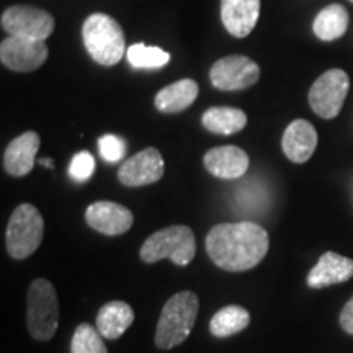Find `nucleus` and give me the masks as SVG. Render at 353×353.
Segmentation results:
<instances>
[{"instance_id":"a878e982","label":"nucleus","mask_w":353,"mask_h":353,"mask_svg":"<svg viewBox=\"0 0 353 353\" xmlns=\"http://www.w3.org/2000/svg\"><path fill=\"white\" fill-rule=\"evenodd\" d=\"M126 143L120 136L105 134L99 139L100 156L107 162H118L126 156Z\"/></svg>"},{"instance_id":"bb28decb","label":"nucleus","mask_w":353,"mask_h":353,"mask_svg":"<svg viewBox=\"0 0 353 353\" xmlns=\"http://www.w3.org/2000/svg\"><path fill=\"white\" fill-rule=\"evenodd\" d=\"M341 325L347 334L353 335V296L348 299L341 312Z\"/></svg>"},{"instance_id":"9b49d317","label":"nucleus","mask_w":353,"mask_h":353,"mask_svg":"<svg viewBox=\"0 0 353 353\" xmlns=\"http://www.w3.org/2000/svg\"><path fill=\"white\" fill-rule=\"evenodd\" d=\"M165 162L156 148H148L126 159L118 170V180L125 187H144L159 182L164 176Z\"/></svg>"},{"instance_id":"7ed1b4c3","label":"nucleus","mask_w":353,"mask_h":353,"mask_svg":"<svg viewBox=\"0 0 353 353\" xmlns=\"http://www.w3.org/2000/svg\"><path fill=\"white\" fill-rule=\"evenodd\" d=\"M82 38L92 59L107 68L117 65L128 51L121 25L107 13H92L83 21Z\"/></svg>"},{"instance_id":"4be33fe9","label":"nucleus","mask_w":353,"mask_h":353,"mask_svg":"<svg viewBox=\"0 0 353 353\" xmlns=\"http://www.w3.org/2000/svg\"><path fill=\"white\" fill-rule=\"evenodd\" d=\"M250 324V312L242 306H226L211 317L210 330L214 337L226 339L239 334Z\"/></svg>"},{"instance_id":"1a4fd4ad","label":"nucleus","mask_w":353,"mask_h":353,"mask_svg":"<svg viewBox=\"0 0 353 353\" xmlns=\"http://www.w3.org/2000/svg\"><path fill=\"white\" fill-rule=\"evenodd\" d=\"M210 79L218 90H245L259 82L260 68L250 57L232 54L216 61L210 70Z\"/></svg>"},{"instance_id":"f257e3e1","label":"nucleus","mask_w":353,"mask_h":353,"mask_svg":"<svg viewBox=\"0 0 353 353\" xmlns=\"http://www.w3.org/2000/svg\"><path fill=\"white\" fill-rule=\"evenodd\" d=\"M270 247L268 232L252 221L221 223L206 236V252L226 272H247L265 259Z\"/></svg>"},{"instance_id":"393cba45","label":"nucleus","mask_w":353,"mask_h":353,"mask_svg":"<svg viewBox=\"0 0 353 353\" xmlns=\"http://www.w3.org/2000/svg\"><path fill=\"white\" fill-rule=\"evenodd\" d=\"M95 170V159L90 152L82 151L72 157L69 165V175L76 182H87Z\"/></svg>"},{"instance_id":"dca6fc26","label":"nucleus","mask_w":353,"mask_h":353,"mask_svg":"<svg viewBox=\"0 0 353 353\" xmlns=\"http://www.w3.org/2000/svg\"><path fill=\"white\" fill-rule=\"evenodd\" d=\"M38 132L26 131L7 145L3 152V167L12 176H23L33 170L34 157L39 151Z\"/></svg>"},{"instance_id":"c85d7f7f","label":"nucleus","mask_w":353,"mask_h":353,"mask_svg":"<svg viewBox=\"0 0 353 353\" xmlns=\"http://www.w3.org/2000/svg\"><path fill=\"white\" fill-rule=\"evenodd\" d=\"M350 2H352V3H353V0H350Z\"/></svg>"},{"instance_id":"f8f14e48","label":"nucleus","mask_w":353,"mask_h":353,"mask_svg":"<svg viewBox=\"0 0 353 353\" xmlns=\"http://www.w3.org/2000/svg\"><path fill=\"white\" fill-rule=\"evenodd\" d=\"M85 221L92 229L105 236H120L131 229L134 216L126 206L113 201H95L85 211Z\"/></svg>"},{"instance_id":"aec40b11","label":"nucleus","mask_w":353,"mask_h":353,"mask_svg":"<svg viewBox=\"0 0 353 353\" xmlns=\"http://www.w3.org/2000/svg\"><path fill=\"white\" fill-rule=\"evenodd\" d=\"M201 123L206 130L214 134H236L247 125V114L239 108L213 107L208 108L201 117Z\"/></svg>"},{"instance_id":"0eeeda50","label":"nucleus","mask_w":353,"mask_h":353,"mask_svg":"<svg viewBox=\"0 0 353 353\" xmlns=\"http://www.w3.org/2000/svg\"><path fill=\"white\" fill-rule=\"evenodd\" d=\"M350 79L342 69H330L316 79L309 90V105L317 117L332 120L339 117L348 95Z\"/></svg>"},{"instance_id":"f03ea898","label":"nucleus","mask_w":353,"mask_h":353,"mask_svg":"<svg viewBox=\"0 0 353 353\" xmlns=\"http://www.w3.org/2000/svg\"><path fill=\"white\" fill-rule=\"evenodd\" d=\"M200 311V299L193 291H180L162 307L157 322L156 345L161 350H170L187 341L192 334Z\"/></svg>"},{"instance_id":"9d476101","label":"nucleus","mask_w":353,"mask_h":353,"mask_svg":"<svg viewBox=\"0 0 353 353\" xmlns=\"http://www.w3.org/2000/svg\"><path fill=\"white\" fill-rule=\"evenodd\" d=\"M50 51L44 41L8 37L0 44V59L15 72H33L46 63Z\"/></svg>"},{"instance_id":"2eb2a0df","label":"nucleus","mask_w":353,"mask_h":353,"mask_svg":"<svg viewBox=\"0 0 353 353\" xmlns=\"http://www.w3.org/2000/svg\"><path fill=\"white\" fill-rule=\"evenodd\" d=\"M350 278H353V260L335 252H325L307 273V285L309 288L321 290L343 283Z\"/></svg>"},{"instance_id":"b1692460","label":"nucleus","mask_w":353,"mask_h":353,"mask_svg":"<svg viewBox=\"0 0 353 353\" xmlns=\"http://www.w3.org/2000/svg\"><path fill=\"white\" fill-rule=\"evenodd\" d=\"M70 353H108V350L99 329L90 324H81L70 341Z\"/></svg>"},{"instance_id":"cd10ccee","label":"nucleus","mask_w":353,"mask_h":353,"mask_svg":"<svg viewBox=\"0 0 353 353\" xmlns=\"http://www.w3.org/2000/svg\"><path fill=\"white\" fill-rule=\"evenodd\" d=\"M38 162L41 165H46L48 169H52V161H51V159H41V161H38Z\"/></svg>"},{"instance_id":"423d86ee","label":"nucleus","mask_w":353,"mask_h":353,"mask_svg":"<svg viewBox=\"0 0 353 353\" xmlns=\"http://www.w3.org/2000/svg\"><path fill=\"white\" fill-rule=\"evenodd\" d=\"M44 236V221L37 206L23 203L13 210L6 231L7 252L12 259L23 260L37 252Z\"/></svg>"},{"instance_id":"5701e85b","label":"nucleus","mask_w":353,"mask_h":353,"mask_svg":"<svg viewBox=\"0 0 353 353\" xmlns=\"http://www.w3.org/2000/svg\"><path fill=\"white\" fill-rule=\"evenodd\" d=\"M126 57L136 69H159L170 61V54L157 46H145L143 43L128 48Z\"/></svg>"},{"instance_id":"f3484780","label":"nucleus","mask_w":353,"mask_h":353,"mask_svg":"<svg viewBox=\"0 0 353 353\" xmlns=\"http://www.w3.org/2000/svg\"><path fill=\"white\" fill-rule=\"evenodd\" d=\"M285 156L294 164H304L312 157L317 148V131L306 120H294L285 130L281 139Z\"/></svg>"},{"instance_id":"ddd939ff","label":"nucleus","mask_w":353,"mask_h":353,"mask_svg":"<svg viewBox=\"0 0 353 353\" xmlns=\"http://www.w3.org/2000/svg\"><path fill=\"white\" fill-rule=\"evenodd\" d=\"M203 164L211 175L223 180L241 179L249 169V156L237 145L213 148L203 157Z\"/></svg>"},{"instance_id":"20e7f679","label":"nucleus","mask_w":353,"mask_h":353,"mask_svg":"<svg viewBox=\"0 0 353 353\" xmlns=\"http://www.w3.org/2000/svg\"><path fill=\"white\" fill-rule=\"evenodd\" d=\"M195 234L188 226L176 224L151 234L141 247L139 257L145 263H157L162 259H170L179 267H187L195 259Z\"/></svg>"},{"instance_id":"4468645a","label":"nucleus","mask_w":353,"mask_h":353,"mask_svg":"<svg viewBox=\"0 0 353 353\" xmlns=\"http://www.w3.org/2000/svg\"><path fill=\"white\" fill-rule=\"evenodd\" d=\"M260 0H221V20L234 38H245L259 21Z\"/></svg>"},{"instance_id":"a211bd4d","label":"nucleus","mask_w":353,"mask_h":353,"mask_svg":"<svg viewBox=\"0 0 353 353\" xmlns=\"http://www.w3.org/2000/svg\"><path fill=\"white\" fill-rule=\"evenodd\" d=\"M200 87L193 79H182L157 92L154 105L162 113H180L195 103Z\"/></svg>"},{"instance_id":"6e6552de","label":"nucleus","mask_w":353,"mask_h":353,"mask_svg":"<svg viewBox=\"0 0 353 353\" xmlns=\"http://www.w3.org/2000/svg\"><path fill=\"white\" fill-rule=\"evenodd\" d=\"M2 28L8 37L46 41L54 32V19L38 7L13 6L2 13Z\"/></svg>"},{"instance_id":"412c9836","label":"nucleus","mask_w":353,"mask_h":353,"mask_svg":"<svg viewBox=\"0 0 353 353\" xmlns=\"http://www.w3.org/2000/svg\"><path fill=\"white\" fill-rule=\"evenodd\" d=\"M348 12L341 3L322 8L312 23L314 34L322 41H334L342 38L348 28Z\"/></svg>"},{"instance_id":"39448f33","label":"nucleus","mask_w":353,"mask_h":353,"mask_svg":"<svg viewBox=\"0 0 353 353\" xmlns=\"http://www.w3.org/2000/svg\"><path fill=\"white\" fill-rule=\"evenodd\" d=\"M28 332L34 341L46 342L54 337L59 324V301L51 281L37 278L28 288V309H26Z\"/></svg>"},{"instance_id":"6ab92c4d","label":"nucleus","mask_w":353,"mask_h":353,"mask_svg":"<svg viewBox=\"0 0 353 353\" xmlns=\"http://www.w3.org/2000/svg\"><path fill=\"white\" fill-rule=\"evenodd\" d=\"M134 321V311L125 301H108L99 309L97 329L108 341H117L130 329Z\"/></svg>"}]
</instances>
